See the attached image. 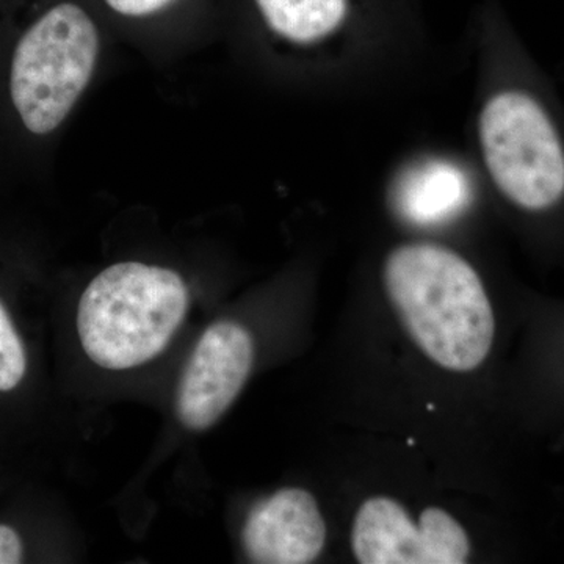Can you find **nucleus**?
Instances as JSON below:
<instances>
[{
    "instance_id": "obj_1",
    "label": "nucleus",
    "mask_w": 564,
    "mask_h": 564,
    "mask_svg": "<svg viewBox=\"0 0 564 564\" xmlns=\"http://www.w3.org/2000/svg\"><path fill=\"white\" fill-rule=\"evenodd\" d=\"M384 285L404 328L432 361L470 372L492 347L496 321L484 282L458 252L408 243L389 252Z\"/></svg>"
},
{
    "instance_id": "obj_2",
    "label": "nucleus",
    "mask_w": 564,
    "mask_h": 564,
    "mask_svg": "<svg viewBox=\"0 0 564 564\" xmlns=\"http://www.w3.org/2000/svg\"><path fill=\"white\" fill-rule=\"evenodd\" d=\"M187 306V288L173 270L115 263L82 295L77 311L82 347L104 369H133L165 350Z\"/></svg>"
},
{
    "instance_id": "obj_3",
    "label": "nucleus",
    "mask_w": 564,
    "mask_h": 564,
    "mask_svg": "<svg viewBox=\"0 0 564 564\" xmlns=\"http://www.w3.org/2000/svg\"><path fill=\"white\" fill-rule=\"evenodd\" d=\"M99 36L80 7L61 3L25 32L11 63L10 91L29 131L46 135L65 121L95 69Z\"/></svg>"
},
{
    "instance_id": "obj_4",
    "label": "nucleus",
    "mask_w": 564,
    "mask_h": 564,
    "mask_svg": "<svg viewBox=\"0 0 564 564\" xmlns=\"http://www.w3.org/2000/svg\"><path fill=\"white\" fill-rule=\"evenodd\" d=\"M481 154L505 198L530 212L564 196V147L547 111L529 93H496L478 120Z\"/></svg>"
},
{
    "instance_id": "obj_5",
    "label": "nucleus",
    "mask_w": 564,
    "mask_h": 564,
    "mask_svg": "<svg viewBox=\"0 0 564 564\" xmlns=\"http://www.w3.org/2000/svg\"><path fill=\"white\" fill-rule=\"evenodd\" d=\"M351 547L362 564H463L470 541L443 508L422 511L417 524L389 497L366 500L355 516Z\"/></svg>"
},
{
    "instance_id": "obj_6",
    "label": "nucleus",
    "mask_w": 564,
    "mask_h": 564,
    "mask_svg": "<svg viewBox=\"0 0 564 564\" xmlns=\"http://www.w3.org/2000/svg\"><path fill=\"white\" fill-rule=\"evenodd\" d=\"M254 344L240 323L221 321L196 344L180 388L176 410L182 425L203 432L220 421L250 377Z\"/></svg>"
},
{
    "instance_id": "obj_7",
    "label": "nucleus",
    "mask_w": 564,
    "mask_h": 564,
    "mask_svg": "<svg viewBox=\"0 0 564 564\" xmlns=\"http://www.w3.org/2000/svg\"><path fill=\"white\" fill-rule=\"evenodd\" d=\"M326 524L313 494L284 488L251 508L242 530L251 563L306 564L322 554Z\"/></svg>"
},
{
    "instance_id": "obj_8",
    "label": "nucleus",
    "mask_w": 564,
    "mask_h": 564,
    "mask_svg": "<svg viewBox=\"0 0 564 564\" xmlns=\"http://www.w3.org/2000/svg\"><path fill=\"white\" fill-rule=\"evenodd\" d=\"M473 199L469 177L455 163L432 159L417 163L397 182L393 207L404 221L440 226L462 215Z\"/></svg>"
},
{
    "instance_id": "obj_9",
    "label": "nucleus",
    "mask_w": 564,
    "mask_h": 564,
    "mask_svg": "<svg viewBox=\"0 0 564 564\" xmlns=\"http://www.w3.org/2000/svg\"><path fill=\"white\" fill-rule=\"evenodd\" d=\"M267 24L295 43L332 35L347 17V0H256Z\"/></svg>"
},
{
    "instance_id": "obj_10",
    "label": "nucleus",
    "mask_w": 564,
    "mask_h": 564,
    "mask_svg": "<svg viewBox=\"0 0 564 564\" xmlns=\"http://www.w3.org/2000/svg\"><path fill=\"white\" fill-rule=\"evenodd\" d=\"M28 369L24 345H22L6 307L0 303V391L17 388Z\"/></svg>"
},
{
    "instance_id": "obj_11",
    "label": "nucleus",
    "mask_w": 564,
    "mask_h": 564,
    "mask_svg": "<svg viewBox=\"0 0 564 564\" xmlns=\"http://www.w3.org/2000/svg\"><path fill=\"white\" fill-rule=\"evenodd\" d=\"M109 7L126 17H144L169 6L172 0H106Z\"/></svg>"
},
{
    "instance_id": "obj_12",
    "label": "nucleus",
    "mask_w": 564,
    "mask_h": 564,
    "mask_svg": "<svg viewBox=\"0 0 564 564\" xmlns=\"http://www.w3.org/2000/svg\"><path fill=\"white\" fill-rule=\"evenodd\" d=\"M22 562V543L20 534L9 525L0 524V564Z\"/></svg>"
}]
</instances>
